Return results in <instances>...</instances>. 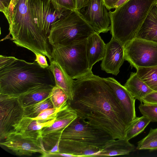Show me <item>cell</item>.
Segmentation results:
<instances>
[{"label":"cell","mask_w":157,"mask_h":157,"mask_svg":"<svg viewBox=\"0 0 157 157\" xmlns=\"http://www.w3.org/2000/svg\"><path fill=\"white\" fill-rule=\"evenodd\" d=\"M73 84V99L68 101L78 117L114 139L124 138L131 123L103 78L92 72Z\"/></svg>","instance_id":"cell-1"},{"label":"cell","mask_w":157,"mask_h":157,"mask_svg":"<svg viewBox=\"0 0 157 157\" xmlns=\"http://www.w3.org/2000/svg\"><path fill=\"white\" fill-rule=\"evenodd\" d=\"M46 85H55L49 68L36 62H28L12 56H0V94L19 97Z\"/></svg>","instance_id":"cell-2"},{"label":"cell","mask_w":157,"mask_h":157,"mask_svg":"<svg viewBox=\"0 0 157 157\" xmlns=\"http://www.w3.org/2000/svg\"><path fill=\"white\" fill-rule=\"evenodd\" d=\"M32 0H11L6 17L9 25L11 40L17 46L26 48L35 54L40 53L51 61L52 51L49 43L42 36L32 17Z\"/></svg>","instance_id":"cell-3"},{"label":"cell","mask_w":157,"mask_h":157,"mask_svg":"<svg viewBox=\"0 0 157 157\" xmlns=\"http://www.w3.org/2000/svg\"><path fill=\"white\" fill-rule=\"evenodd\" d=\"M156 0H128L109 11L112 37L123 46L135 38Z\"/></svg>","instance_id":"cell-4"},{"label":"cell","mask_w":157,"mask_h":157,"mask_svg":"<svg viewBox=\"0 0 157 157\" xmlns=\"http://www.w3.org/2000/svg\"><path fill=\"white\" fill-rule=\"evenodd\" d=\"M95 32L78 11L69 10L52 25L48 39L52 46H67L86 40Z\"/></svg>","instance_id":"cell-5"},{"label":"cell","mask_w":157,"mask_h":157,"mask_svg":"<svg viewBox=\"0 0 157 157\" xmlns=\"http://www.w3.org/2000/svg\"><path fill=\"white\" fill-rule=\"evenodd\" d=\"M87 39L70 45L56 44L52 45V60L57 62L73 80L93 72L89 69L87 58Z\"/></svg>","instance_id":"cell-6"},{"label":"cell","mask_w":157,"mask_h":157,"mask_svg":"<svg viewBox=\"0 0 157 157\" xmlns=\"http://www.w3.org/2000/svg\"><path fill=\"white\" fill-rule=\"evenodd\" d=\"M61 139L79 141L101 150L109 141L113 139L108 133L78 117L64 129Z\"/></svg>","instance_id":"cell-7"},{"label":"cell","mask_w":157,"mask_h":157,"mask_svg":"<svg viewBox=\"0 0 157 157\" xmlns=\"http://www.w3.org/2000/svg\"><path fill=\"white\" fill-rule=\"evenodd\" d=\"M124 47L125 60L132 67L157 66V43L135 38Z\"/></svg>","instance_id":"cell-8"},{"label":"cell","mask_w":157,"mask_h":157,"mask_svg":"<svg viewBox=\"0 0 157 157\" xmlns=\"http://www.w3.org/2000/svg\"><path fill=\"white\" fill-rule=\"evenodd\" d=\"M24 115V107L19 97L0 94L1 141L15 133Z\"/></svg>","instance_id":"cell-9"},{"label":"cell","mask_w":157,"mask_h":157,"mask_svg":"<svg viewBox=\"0 0 157 157\" xmlns=\"http://www.w3.org/2000/svg\"><path fill=\"white\" fill-rule=\"evenodd\" d=\"M77 117L76 111L68 101L57 113L53 124L41 129V139L46 150H49L54 146L60 139L64 129Z\"/></svg>","instance_id":"cell-10"},{"label":"cell","mask_w":157,"mask_h":157,"mask_svg":"<svg viewBox=\"0 0 157 157\" xmlns=\"http://www.w3.org/2000/svg\"><path fill=\"white\" fill-rule=\"evenodd\" d=\"M31 10L33 21L43 38L48 42L52 25L59 19L49 0H32Z\"/></svg>","instance_id":"cell-11"},{"label":"cell","mask_w":157,"mask_h":157,"mask_svg":"<svg viewBox=\"0 0 157 157\" xmlns=\"http://www.w3.org/2000/svg\"><path fill=\"white\" fill-rule=\"evenodd\" d=\"M0 144L10 150L19 156H31L33 154L39 153L41 157H46V150L42 139L24 137L15 133L8 136Z\"/></svg>","instance_id":"cell-12"},{"label":"cell","mask_w":157,"mask_h":157,"mask_svg":"<svg viewBox=\"0 0 157 157\" xmlns=\"http://www.w3.org/2000/svg\"><path fill=\"white\" fill-rule=\"evenodd\" d=\"M103 0H91L88 5L78 11L83 18L99 34L110 30L109 12Z\"/></svg>","instance_id":"cell-13"},{"label":"cell","mask_w":157,"mask_h":157,"mask_svg":"<svg viewBox=\"0 0 157 157\" xmlns=\"http://www.w3.org/2000/svg\"><path fill=\"white\" fill-rule=\"evenodd\" d=\"M124 60V46L112 37L106 44L104 56L101 64V69L107 73L117 75Z\"/></svg>","instance_id":"cell-14"},{"label":"cell","mask_w":157,"mask_h":157,"mask_svg":"<svg viewBox=\"0 0 157 157\" xmlns=\"http://www.w3.org/2000/svg\"><path fill=\"white\" fill-rule=\"evenodd\" d=\"M103 79L112 90L131 123L137 117L135 108L136 99L124 86L114 78Z\"/></svg>","instance_id":"cell-15"},{"label":"cell","mask_w":157,"mask_h":157,"mask_svg":"<svg viewBox=\"0 0 157 157\" xmlns=\"http://www.w3.org/2000/svg\"><path fill=\"white\" fill-rule=\"evenodd\" d=\"M59 152L71 154L81 157H95L101 150L83 143L68 139H60L59 145Z\"/></svg>","instance_id":"cell-16"},{"label":"cell","mask_w":157,"mask_h":157,"mask_svg":"<svg viewBox=\"0 0 157 157\" xmlns=\"http://www.w3.org/2000/svg\"><path fill=\"white\" fill-rule=\"evenodd\" d=\"M55 119V118L46 121H41L24 117L17 126L15 133L20 134L24 137L36 139H41V129L52 124Z\"/></svg>","instance_id":"cell-17"},{"label":"cell","mask_w":157,"mask_h":157,"mask_svg":"<svg viewBox=\"0 0 157 157\" xmlns=\"http://www.w3.org/2000/svg\"><path fill=\"white\" fill-rule=\"evenodd\" d=\"M106 44L99 34L95 32L87 39L86 46L87 58L90 70L92 71L93 65L103 58Z\"/></svg>","instance_id":"cell-18"},{"label":"cell","mask_w":157,"mask_h":157,"mask_svg":"<svg viewBox=\"0 0 157 157\" xmlns=\"http://www.w3.org/2000/svg\"><path fill=\"white\" fill-rule=\"evenodd\" d=\"M48 68L54 76L55 85L64 91L68 98V101L72 100L73 95V80L67 75L62 66L54 60L50 62Z\"/></svg>","instance_id":"cell-19"},{"label":"cell","mask_w":157,"mask_h":157,"mask_svg":"<svg viewBox=\"0 0 157 157\" xmlns=\"http://www.w3.org/2000/svg\"><path fill=\"white\" fill-rule=\"evenodd\" d=\"M135 146L125 138L109 141L96 156L128 155L135 151Z\"/></svg>","instance_id":"cell-20"},{"label":"cell","mask_w":157,"mask_h":157,"mask_svg":"<svg viewBox=\"0 0 157 157\" xmlns=\"http://www.w3.org/2000/svg\"><path fill=\"white\" fill-rule=\"evenodd\" d=\"M135 38L157 43V8L155 5L150 11Z\"/></svg>","instance_id":"cell-21"},{"label":"cell","mask_w":157,"mask_h":157,"mask_svg":"<svg viewBox=\"0 0 157 157\" xmlns=\"http://www.w3.org/2000/svg\"><path fill=\"white\" fill-rule=\"evenodd\" d=\"M124 86L136 100L140 102L143 98L154 91L140 78L136 72L131 73Z\"/></svg>","instance_id":"cell-22"},{"label":"cell","mask_w":157,"mask_h":157,"mask_svg":"<svg viewBox=\"0 0 157 157\" xmlns=\"http://www.w3.org/2000/svg\"><path fill=\"white\" fill-rule=\"evenodd\" d=\"M54 86L44 85L29 91L19 97L20 101L24 107L39 102L49 96Z\"/></svg>","instance_id":"cell-23"},{"label":"cell","mask_w":157,"mask_h":157,"mask_svg":"<svg viewBox=\"0 0 157 157\" xmlns=\"http://www.w3.org/2000/svg\"><path fill=\"white\" fill-rule=\"evenodd\" d=\"M136 70L140 78L151 89L157 91V66L140 67Z\"/></svg>","instance_id":"cell-24"},{"label":"cell","mask_w":157,"mask_h":157,"mask_svg":"<svg viewBox=\"0 0 157 157\" xmlns=\"http://www.w3.org/2000/svg\"><path fill=\"white\" fill-rule=\"evenodd\" d=\"M52 108V103L48 96L39 102L24 107V117L34 118L45 109Z\"/></svg>","instance_id":"cell-25"},{"label":"cell","mask_w":157,"mask_h":157,"mask_svg":"<svg viewBox=\"0 0 157 157\" xmlns=\"http://www.w3.org/2000/svg\"><path fill=\"white\" fill-rule=\"evenodd\" d=\"M151 121L144 116L136 117L127 128L125 138L129 140L142 132Z\"/></svg>","instance_id":"cell-26"},{"label":"cell","mask_w":157,"mask_h":157,"mask_svg":"<svg viewBox=\"0 0 157 157\" xmlns=\"http://www.w3.org/2000/svg\"><path fill=\"white\" fill-rule=\"evenodd\" d=\"M136 148L150 151L157 150V128H151L147 135L138 142Z\"/></svg>","instance_id":"cell-27"},{"label":"cell","mask_w":157,"mask_h":157,"mask_svg":"<svg viewBox=\"0 0 157 157\" xmlns=\"http://www.w3.org/2000/svg\"><path fill=\"white\" fill-rule=\"evenodd\" d=\"M49 96L53 107L56 109L60 108L69 99L64 91L56 85L53 87Z\"/></svg>","instance_id":"cell-28"},{"label":"cell","mask_w":157,"mask_h":157,"mask_svg":"<svg viewBox=\"0 0 157 157\" xmlns=\"http://www.w3.org/2000/svg\"><path fill=\"white\" fill-rule=\"evenodd\" d=\"M59 18L69 10H75L73 0H49Z\"/></svg>","instance_id":"cell-29"},{"label":"cell","mask_w":157,"mask_h":157,"mask_svg":"<svg viewBox=\"0 0 157 157\" xmlns=\"http://www.w3.org/2000/svg\"><path fill=\"white\" fill-rule=\"evenodd\" d=\"M139 109L141 113L151 122H157V104L141 103Z\"/></svg>","instance_id":"cell-30"},{"label":"cell","mask_w":157,"mask_h":157,"mask_svg":"<svg viewBox=\"0 0 157 157\" xmlns=\"http://www.w3.org/2000/svg\"><path fill=\"white\" fill-rule=\"evenodd\" d=\"M63 105L58 109L52 108L46 109L42 111L37 117L32 119L41 121H46L54 119Z\"/></svg>","instance_id":"cell-31"},{"label":"cell","mask_w":157,"mask_h":157,"mask_svg":"<svg viewBox=\"0 0 157 157\" xmlns=\"http://www.w3.org/2000/svg\"><path fill=\"white\" fill-rule=\"evenodd\" d=\"M140 102L144 104H157V91H153L148 94L142 99Z\"/></svg>","instance_id":"cell-32"},{"label":"cell","mask_w":157,"mask_h":157,"mask_svg":"<svg viewBox=\"0 0 157 157\" xmlns=\"http://www.w3.org/2000/svg\"><path fill=\"white\" fill-rule=\"evenodd\" d=\"M35 55H36L35 61L44 68L49 67V65L48 63L45 56L39 53H36Z\"/></svg>","instance_id":"cell-33"},{"label":"cell","mask_w":157,"mask_h":157,"mask_svg":"<svg viewBox=\"0 0 157 157\" xmlns=\"http://www.w3.org/2000/svg\"><path fill=\"white\" fill-rule=\"evenodd\" d=\"M11 0H0V11L6 17Z\"/></svg>","instance_id":"cell-34"},{"label":"cell","mask_w":157,"mask_h":157,"mask_svg":"<svg viewBox=\"0 0 157 157\" xmlns=\"http://www.w3.org/2000/svg\"><path fill=\"white\" fill-rule=\"evenodd\" d=\"M91 0H73L75 10H79L87 6Z\"/></svg>","instance_id":"cell-35"},{"label":"cell","mask_w":157,"mask_h":157,"mask_svg":"<svg viewBox=\"0 0 157 157\" xmlns=\"http://www.w3.org/2000/svg\"><path fill=\"white\" fill-rule=\"evenodd\" d=\"M119 0H103L104 3L108 10L114 9L115 4Z\"/></svg>","instance_id":"cell-36"},{"label":"cell","mask_w":157,"mask_h":157,"mask_svg":"<svg viewBox=\"0 0 157 157\" xmlns=\"http://www.w3.org/2000/svg\"><path fill=\"white\" fill-rule=\"evenodd\" d=\"M60 140L57 142L56 144L52 148L49 150L46 151V152L47 153V155L48 154L59 152V145Z\"/></svg>","instance_id":"cell-37"},{"label":"cell","mask_w":157,"mask_h":157,"mask_svg":"<svg viewBox=\"0 0 157 157\" xmlns=\"http://www.w3.org/2000/svg\"><path fill=\"white\" fill-rule=\"evenodd\" d=\"M128 0H119L115 4L114 9H115L124 4Z\"/></svg>","instance_id":"cell-38"},{"label":"cell","mask_w":157,"mask_h":157,"mask_svg":"<svg viewBox=\"0 0 157 157\" xmlns=\"http://www.w3.org/2000/svg\"><path fill=\"white\" fill-rule=\"evenodd\" d=\"M155 6L157 8V0H156L155 2Z\"/></svg>","instance_id":"cell-39"}]
</instances>
